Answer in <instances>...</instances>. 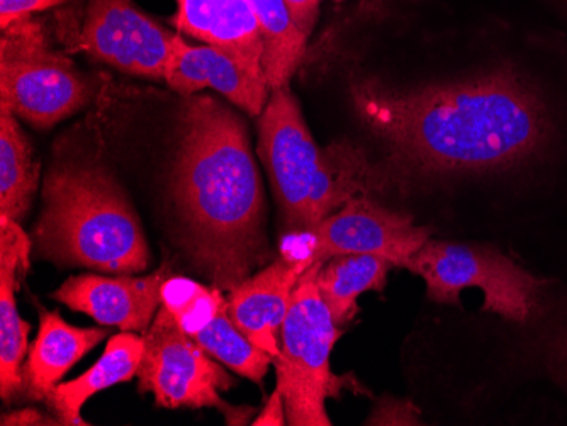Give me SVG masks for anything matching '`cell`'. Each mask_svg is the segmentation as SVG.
I'll return each instance as SVG.
<instances>
[{"instance_id":"obj_24","label":"cell","mask_w":567,"mask_h":426,"mask_svg":"<svg viewBox=\"0 0 567 426\" xmlns=\"http://www.w3.org/2000/svg\"><path fill=\"white\" fill-rule=\"evenodd\" d=\"M549 359L557 380L567 387V323L550 339Z\"/></svg>"},{"instance_id":"obj_1","label":"cell","mask_w":567,"mask_h":426,"mask_svg":"<svg viewBox=\"0 0 567 426\" xmlns=\"http://www.w3.org/2000/svg\"><path fill=\"white\" fill-rule=\"evenodd\" d=\"M350 95L391 160L423 174L513 170L543 157L553 142L544 95L512 66L416 89L365 79Z\"/></svg>"},{"instance_id":"obj_15","label":"cell","mask_w":567,"mask_h":426,"mask_svg":"<svg viewBox=\"0 0 567 426\" xmlns=\"http://www.w3.org/2000/svg\"><path fill=\"white\" fill-rule=\"evenodd\" d=\"M30 238L19 222L0 219V394L8 403L24 394L30 324L19 316L16 289L30 266Z\"/></svg>"},{"instance_id":"obj_25","label":"cell","mask_w":567,"mask_h":426,"mask_svg":"<svg viewBox=\"0 0 567 426\" xmlns=\"http://www.w3.org/2000/svg\"><path fill=\"white\" fill-rule=\"evenodd\" d=\"M288 423V415H286V405H284L282 393H280L279 387H276L272 396L267 401V405L264 406L262 412H260L259 416H255L251 425L255 426H266L274 425L280 426L286 425Z\"/></svg>"},{"instance_id":"obj_16","label":"cell","mask_w":567,"mask_h":426,"mask_svg":"<svg viewBox=\"0 0 567 426\" xmlns=\"http://www.w3.org/2000/svg\"><path fill=\"white\" fill-rule=\"evenodd\" d=\"M107 335V329L73 326L56 311L41 314L37 340L24 364V394L47 401L66 372Z\"/></svg>"},{"instance_id":"obj_17","label":"cell","mask_w":567,"mask_h":426,"mask_svg":"<svg viewBox=\"0 0 567 426\" xmlns=\"http://www.w3.org/2000/svg\"><path fill=\"white\" fill-rule=\"evenodd\" d=\"M145 340L142 333L124 332L107 342L102 357L76 380L59 384L44 401L62 425H87L82 418L85 403L101 391L127 383L138 375Z\"/></svg>"},{"instance_id":"obj_7","label":"cell","mask_w":567,"mask_h":426,"mask_svg":"<svg viewBox=\"0 0 567 426\" xmlns=\"http://www.w3.org/2000/svg\"><path fill=\"white\" fill-rule=\"evenodd\" d=\"M21 24L2 30L0 106L34 128H51L91 103L94 82L51 52L37 28Z\"/></svg>"},{"instance_id":"obj_20","label":"cell","mask_w":567,"mask_h":426,"mask_svg":"<svg viewBox=\"0 0 567 426\" xmlns=\"http://www.w3.org/2000/svg\"><path fill=\"white\" fill-rule=\"evenodd\" d=\"M40 183L33 145L22 133L18 116L0 106V216L21 221Z\"/></svg>"},{"instance_id":"obj_6","label":"cell","mask_w":567,"mask_h":426,"mask_svg":"<svg viewBox=\"0 0 567 426\" xmlns=\"http://www.w3.org/2000/svg\"><path fill=\"white\" fill-rule=\"evenodd\" d=\"M321 263H311L292 292L280 330V354L274 361L277 387L292 426L331 425L324 403L333 384L330 355L340 329L318 291L317 273Z\"/></svg>"},{"instance_id":"obj_9","label":"cell","mask_w":567,"mask_h":426,"mask_svg":"<svg viewBox=\"0 0 567 426\" xmlns=\"http://www.w3.org/2000/svg\"><path fill=\"white\" fill-rule=\"evenodd\" d=\"M296 235L305 240L306 247L284 257L308 266L327 262L331 257L362 253L401 267L430 240L429 228L416 227L410 216L391 211L369 196L353 197L313 228Z\"/></svg>"},{"instance_id":"obj_19","label":"cell","mask_w":567,"mask_h":426,"mask_svg":"<svg viewBox=\"0 0 567 426\" xmlns=\"http://www.w3.org/2000/svg\"><path fill=\"white\" fill-rule=\"evenodd\" d=\"M186 333L216 361L257 384L262 383L274 362L229 318L226 298L219 288L209 310Z\"/></svg>"},{"instance_id":"obj_10","label":"cell","mask_w":567,"mask_h":426,"mask_svg":"<svg viewBox=\"0 0 567 426\" xmlns=\"http://www.w3.org/2000/svg\"><path fill=\"white\" fill-rule=\"evenodd\" d=\"M175 34L140 11L135 0H89L81 44L99 62L158 81Z\"/></svg>"},{"instance_id":"obj_13","label":"cell","mask_w":567,"mask_h":426,"mask_svg":"<svg viewBox=\"0 0 567 426\" xmlns=\"http://www.w3.org/2000/svg\"><path fill=\"white\" fill-rule=\"evenodd\" d=\"M302 260H276L231 289L226 311L251 343L276 361L280 354V330L288 314L292 292L308 270Z\"/></svg>"},{"instance_id":"obj_11","label":"cell","mask_w":567,"mask_h":426,"mask_svg":"<svg viewBox=\"0 0 567 426\" xmlns=\"http://www.w3.org/2000/svg\"><path fill=\"white\" fill-rule=\"evenodd\" d=\"M168 279L167 267L145 278H104L75 276L63 282L53 299L70 310L94 318L102 326H117L123 332L145 333L162 306V289Z\"/></svg>"},{"instance_id":"obj_23","label":"cell","mask_w":567,"mask_h":426,"mask_svg":"<svg viewBox=\"0 0 567 426\" xmlns=\"http://www.w3.org/2000/svg\"><path fill=\"white\" fill-rule=\"evenodd\" d=\"M320 2L321 0H284L299 30L308 38L313 33L320 15Z\"/></svg>"},{"instance_id":"obj_27","label":"cell","mask_w":567,"mask_h":426,"mask_svg":"<svg viewBox=\"0 0 567 426\" xmlns=\"http://www.w3.org/2000/svg\"><path fill=\"white\" fill-rule=\"evenodd\" d=\"M337 2H342V0H337Z\"/></svg>"},{"instance_id":"obj_4","label":"cell","mask_w":567,"mask_h":426,"mask_svg":"<svg viewBox=\"0 0 567 426\" xmlns=\"http://www.w3.org/2000/svg\"><path fill=\"white\" fill-rule=\"evenodd\" d=\"M259 117V155L292 233L313 228L353 197L368 196L381 179L352 145L318 148L289 85L270 91Z\"/></svg>"},{"instance_id":"obj_2","label":"cell","mask_w":567,"mask_h":426,"mask_svg":"<svg viewBox=\"0 0 567 426\" xmlns=\"http://www.w3.org/2000/svg\"><path fill=\"white\" fill-rule=\"evenodd\" d=\"M172 183L190 257L231 291L267 259L266 202L245 123L213 95L184 101Z\"/></svg>"},{"instance_id":"obj_8","label":"cell","mask_w":567,"mask_h":426,"mask_svg":"<svg viewBox=\"0 0 567 426\" xmlns=\"http://www.w3.org/2000/svg\"><path fill=\"white\" fill-rule=\"evenodd\" d=\"M142 364L138 380L142 393H152L162 408H215L223 412L229 425L240 408L226 405L221 391L234 387L235 381L223 368L221 362L194 342L174 314L162 304L157 316L143 333Z\"/></svg>"},{"instance_id":"obj_3","label":"cell","mask_w":567,"mask_h":426,"mask_svg":"<svg viewBox=\"0 0 567 426\" xmlns=\"http://www.w3.org/2000/svg\"><path fill=\"white\" fill-rule=\"evenodd\" d=\"M33 231L43 259L99 272L140 273L150 263L138 215L116 177L95 162L50 168Z\"/></svg>"},{"instance_id":"obj_12","label":"cell","mask_w":567,"mask_h":426,"mask_svg":"<svg viewBox=\"0 0 567 426\" xmlns=\"http://www.w3.org/2000/svg\"><path fill=\"white\" fill-rule=\"evenodd\" d=\"M164 81L184 97L215 89L254 117L264 113L270 95L266 79L254 75L234 56L208 44L194 46L181 34H175L172 41Z\"/></svg>"},{"instance_id":"obj_26","label":"cell","mask_w":567,"mask_h":426,"mask_svg":"<svg viewBox=\"0 0 567 426\" xmlns=\"http://www.w3.org/2000/svg\"><path fill=\"white\" fill-rule=\"evenodd\" d=\"M2 425H50V419L44 418L34 409H24V412L4 416Z\"/></svg>"},{"instance_id":"obj_14","label":"cell","mask_w":567,"mask_h":426,"mask_svg":"<svg viewBox=\"0 0 567 426\" xmlns=\"http://www.w3.org/2000/svg\"><path fill=\"white\" fill-rule=\"evenodd\" d=\"M172 24L181 33L234 56L257 77L266 79V46L248 0H177Z\"/></svg>"},{"instance_id":"obj_5","label":"cell","mask_w":567,"mask_h":426,"mask_svg":"<svg viewBox=\"0 0 567 426\" xmlns=\"http://www.w3.org/2000/svg\"><path fill=\"white\" fill-rule=\"evenodd\" d=\"M423 279L435 303H458L466 289H480L484 311L515 323H527L543 301L544 282L486 245L426 240L401 263Z\"/></svg>"},{"instance_id":"obj_18","label":"cell","mask_w":567,"mask_h":426,"mask_svg":"<svg viewBox=\"0 0 567 426\" xmlns=\"http://www.w3.org/2000/svg\"><path fill=\"white\" fill-rule=\"evenodd\" d=\"M393 267L390 260L362 253L331 257L321 263L317 273L318 291L339 329L359 313L357 299L360 294L384 288Z\"/></svg>"},{"instance_id":"obj_21","label":"cell","mask_w":567,"mask_h":426,"mask_svg":"<svg viewBox=\"0 0 567 426\" xmlns=\"http://www.w3.org/2000/svg\"><path fill=\"white\" fill-rule=\"evenodd\" d=\"M264 38V72L270 91L289 85L306 52L308 37L299 30L284 0H248Z\"/></svg>"},{"instance_id":"obj_22","label":"cell","mask_w":567,"mask_h":426,"mask_svg":"<svg viewBox=\"0 0 567 426\" xmlns=\"http://www.w3.org/2000/svg\"><path fill=\"white\" fill-rule=\"evenodd\" d=\"M65 0H0V28L25 21L33 12L47 11L63 4Z\"/></svg>"}]
</instances>
